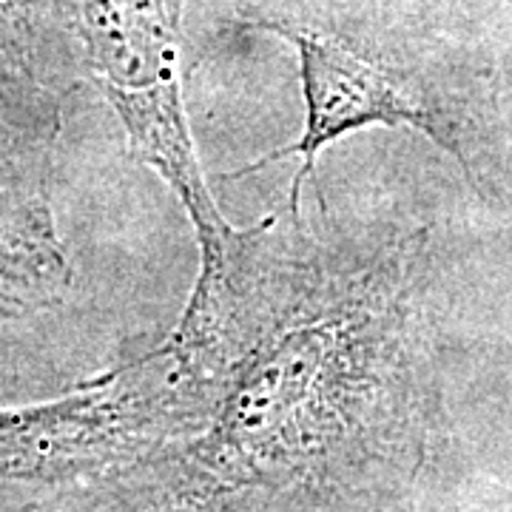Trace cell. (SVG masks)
<instances>
[{
  "instance_id": "obj_6",
  "label": "cell",
  "mask_w": 512,
  "mask_h": 512,
  "mask_svg": "<svg viewBox=\"0 0 512 512\" xmlns=\"http://www.w3.org/2000/svg\"><path fill=\"white\" fill-rule=\"evenodd\" d=\"M69 94L0 43V163L52 154Z\"/></svg>"
},
{
  "instance_id": "obj_3",
  "label": "cell",
  "mask_w": 512,
  "mask_h": 512,
  "mask_svg": "<svg viewBox=\"0 0 512 512\" xmlns=\"http://www.w3.org/2000/svg\"><path fill=\"white\" fill-rule=\"evenodd\" d=\"M188 0H72L83 77L109 100L131 154L160 174L191 220L200 274L183 316L217 308L245 231L222 217L202 174L183 89Z\"/></svg>"
},
{
  "instance_id": "obj_5",
  "label": "cell",
  "mask_w": 512,
  "mask_h": 512,
  "mask_svg": "<svg viewBox=\"0 0 512 512\" xmlns=\"http://www.w3.org/2000/svg\"><path fill=\"white\" fill-rule=\"evenodd\" d=\"M72 285L49 194V154L0 163V319L55 311Z\"/></svg>"
},
{
  "instance_id": "obj_1",
  "label": "cell",
  "mask_w": 512,
  "mask_h": 512,
  "mask_svg": "<svg viewBox=\"0 0 512 512\" xmlns=\"http://www.w3.org/2000/svg\"><path fill=\"white\" fill-rule=\"evenodd\" d=\"M427 268V228L359 251L316 242L291 211L248 228L217 311L168 336L217 387L194 461L225 484H285L319 473L370 410L407 402L424 359Z\"/></svg>"
},
{
  "instance_id": "obj_4",
  "label": "cell",
  "mask_w": 512,
  "mask_h": 512,
  "mask_svg": "<svg viewBox=\"0 0 512 512\" xmlns=\"http://www.w3.org/2000/svg\"><path fill=\"white\" fill-rule=\"evenodd\" d=\"M202 384L168 342L46 404L0 410V481H60L120 464L188 413Z\"/></svg>"
},
{
  "instance_id": "obj_2",
  "label": "cell",
  "mask_w": 512,
  "mask_h": 512,
  "mask_svg": "<svg viewBox=\"0 0 512 512\" xmlns=\"http://www.w3.org/2000/svg\"><path fill=\"white\" fill-rule=\"evenodd\" d=\"M245 23L293 46L305 117L293 146L222 174L225 183L299 157L288 211L302 217L316 157L348 134L382 126L424 134L481 197H493L501 137L490 74L456 40L402 12L353 0H248Z\"/></svg>"
},
{
  "instance_id": "obj_7",
  "label": "cell",
  "mask_w": 512,
  "mask_h": 512,
  "mask_svg": "<svg viewBox=\"0 0 512 512\" xmlns=\"http://www.w3.org/2000/svg\"><path fill=\"white\" fill-rule=\"evenodd\" d=\"M0 43L60 92L83 80L72 0H0Z\"/></svg>"
}]
</instances>
